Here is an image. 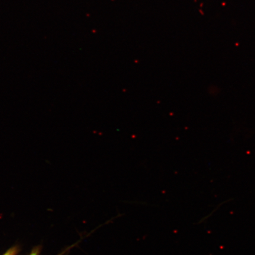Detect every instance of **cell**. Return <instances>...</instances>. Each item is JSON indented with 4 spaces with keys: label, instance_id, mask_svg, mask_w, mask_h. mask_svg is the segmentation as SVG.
Segmentation results:
<instances>
[{
    "label": "cell",
    "instance_id": "cell-1",
    "mask_svg": "<svg viewBox=\"0 0 255 255\" xmlns=\"http://www.w3.org/2000/svg\"><path fill=\"white\" fill-rule=\"evenodd\" d=\"M30 255H39V254H38V251H33V253H32Z\"/></svg>",
    "mask_w": 255,
    "mask_h": 255
},
{
    "label": "cell",
    "instance_id": "cell-2",
    "mask_svg": "<svg viewBox=\"0 0 255 255\" xmlns=\"http://www.w3.org/2000/svg\"><path fill=\"white\" fill-rule=\"evenodd\" d=\"M4 255H12V254L10 253V252H8L7 253H6Z\"/></svg>",
    "mask_w": 255,
    "mask_h": 255
}]
</instances>
